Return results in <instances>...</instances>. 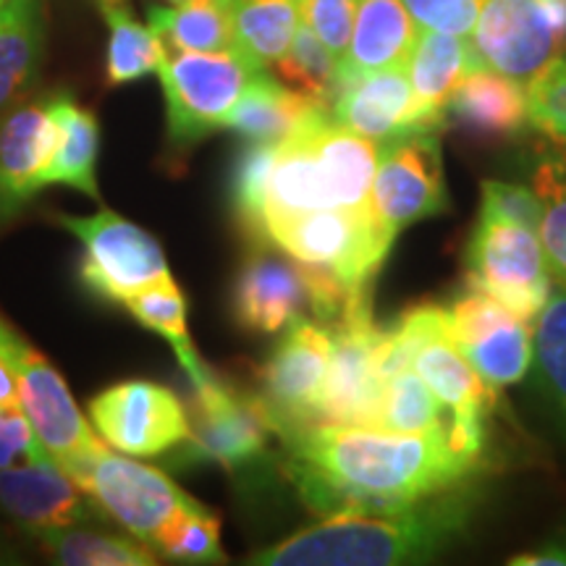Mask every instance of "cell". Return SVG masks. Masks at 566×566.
I'll return each mask as SVG.
<instances>
[{
    "label": "cell",
    "mask_w": 566,
    "mask_h": 566,
    "mask_svg": "<svg viewBox=\"0 0 566 566\" xmlns=\"http://www.w3.org/2000/svg\"><path fill=\"white\" fill-rule=\"evenodd\" d=\"M331 328V363L317 422L378 428L386 380L378 370L384 328L375 323L370 292L354 296Z\"/></svg>",
    "instance_id": "11"
},
{
    "label": "cell",
    "mask_w": 566,
    "mask_h": 566,
    "mask_svg": "<svg viewBox=\"0 0 566 566\" xmlns=\"http://www.w3.org/2000/svg\"><path fill=\"white\" fill-rule=\"evenodd\" d=\"M275 153H279V142H252L233 171V208L254 239H263V210Z\"/></svg>",
    "instance_id": "38"
},
{
    "label": "cell",
    "mask_w": 566,
    "mask_h": 566,
    "mask_svg": "<svg viewBox=\"0 0 566 566\" xmlns=\"http://www.w3.org/2000/svg\"><path fill=\"white\" fill-rule=\"evenodd\" d=\"M527 116L558 145H566V61L551 63L527 82Z\"/></svg>",
    "instance_id": "39"
},
{
    "label": "cell",
    "mask_w": 566,
    "mask_h": 566,
    "mask_svg": "<svg viewBox=\"0 0 566 566\" xmlns=\"http://www.w3.org/2000/svg\"><path fill=\"white\" fill-rule=\"evenodd\" d=\"M61 467L90 495L92 504L147 546L176 514L202 506L192 495L184 493L166 472L113 454L108 443L69 459Z\"/></svg>",
    "instance_id": "6"
},
{
    "label": "cell",
    "mask_w": 566,
    "mask_h": 566,
    "mask_svg": "<svg viewBox=\"0 0 566 566\" xmlns=\"http://www.w3.org/2000/svg\"><path fill=\"white\" fill-rule=\"evenodd\" d=\"M150 548L155 554L187 564H223L226 554L221 548V520L208 506L187 509L176 514L158 535L153 537Z\"/></svg>",
    "instance_id": "37"
},
{
    "label": "cell",
    "mask_w": 566,
    "mask_h": 566,
    "mask_svg": "<svg viewBox=\"0 0 566 566\" xmlns=\"http://www.w3.org/2000/svg\"><path fill=\"white\" fill-rule=\"evenodd\" d=\"M478 66L480 61L470 38L436 30L417 32L412 53L405 63L417 101L441 124L457 87Z\"/></svg>",
    "instance_id": "25"
},
{
    "label": "cell",
    "mask_w": 566,
    "mask_h": 566,
    "mask_svg": "<svg viewBox=\"0 0 566 566\" xmlns=\"http://www.w3.org/2000/svg\"><path fill=\"white\" fill-rule=\"evenodd\" d=\"M82 244L80 279L90 294L111 304H126L145 289L174 279L166 252L150 231L129 218L101 208L92 216H55Z\"/></svg>",
    "instance_id": "7"
},
{
    "label": "cell",
    "mask_w": 566,
    "mask_h": 566,
    "mask_svg": "<svg viewBox=\"0 0 566 566\" xmlns=\"http://www.w3.org/2000/svg\"><path fill=\"white\" fill-rule=\"evenodd\" d=\"M412 344L409 365L430 386L451 417L449 436L457 451L483 459L485 451V417L493 407V388L467 363L449 334L446 310L438 304H420L407 310L396 321Z\"/></svg>",
    "instance_id": "4"
},
{
    "label": "cell",
    "mask_w": 566,
    "mask_h": 566,
    "mask_svg": "<svg viewBox=\"0 0 566 566\" xmlns=\"http://www.w3.org/2000/svg\"><path fill=\"white\" fill-rule=\"evenodd\" d=\"M233 0H187L153 6L147 24L158 32L168 53L233 51Z\"/></svg>",
    "instance_id": "29"
},
{
    "label": "cell",
    "mask_w": 566,
    "mask_h": 566,
    "mask_svg": "<svg viewBox=\"0 0 566 566\" xmlns=\"http://www.w3.org/2000/svg\"><path fill=\"white\" fill-rule=\"evenodd\" d=\"M260 66L239 51L168 53L158 69L166 97V132L174 147L197 145L208 134L223 129L229 116Z\"/></svg>",
    "instance_id": "8"
},
{
    "label": "cell",
    "mask_w": 566,
    "mask_h": 566,
    "mask_svg": "<svg viewBox=\"0 0 566 566\" xmlns=\"http://www.w3.org/2000/svg\"><path fill=\"white\" fill-rule=\"evenodd\" d=\"M378 155V142L346 129L334 122L331 113L279 142L268 179L263 239L265 221L273 216L323 208H367Z\"/></svg>",
    "instance_id": "3"
},
{
    "label": "cell",
    "mask_w": 566,
    "mask_h": 566,
    "mask_svg": "<svg viewBox=\"0 0 566 566\" xmlns=\"http://www.w3.org/2000/svg\"><path fill=\"white\" fill-rule=\"evenodd\" d=\"M55 122L48 103L17 108L0 124V223L17 218L45 189L55 150Z\"/></svg>",
    "instance_id": "20"
},
{
    "label": "cell",
    "mask_w": 566,
    "mask_h": 566,
    "mask_svg": "<svg viewBox=\"0 0 566 566\" xmlns=\"http://www.w3.org/2000/svg\"><path fill=\"white\" fill-rule=\"evenodd\" d=\"M417 32V21L401 0H357L352 40L342 59V76L405 66Z\"/></svg>",
    "instance_id": "23"
},
{
    "label": "cell",
    "mask_w": 566,
    "mask_h": 566,
    "mask_svg": "<svg viewBox=\"0 0 566 566\" xmlns=\"http://www.w3.org/2000/svg\"><path fill=\"white\" fill-rule=\"evenodd\" d=\"M328 113L325 105L260 71L226 116L223 129L250 142H283Z\"/></svg>",
    "instance_id": "22"
},
{
    "label": "cell",
    "mask_w": 566,
    "mask_h": 566,
    "mask_svg": "<svg viewBox=\"0 0 566 566\" xmlns=\"http://www.w3.org/2000/svg\"><path fill=\"white\" fill-rule=\"evenodd\" d=\"M163 3H187V0H163Z\"/></svg>",
    "instance_id": "46"
},
{
    "label": "cell",
    "mask_w": 566,
    "mask_h": 566,
    "mask_svg": "<svg viewBox=\"0 0 566 566\" xmlns=\"http://www.w3.org/2000/svg\"><path fill=\"white\" fill-rule=\"evenodd\" d=\"M449 334L488 386L520 384L535 363L533 323L516 317L480 289L459 296L446 310Z\"/></svg>",
    "instance_id": "16"
},
{
    "label": "cell",
    "mask_w": 566,
    "mask_h": 566,
    "mask_svg": "<svg viewBox=\"0 0 566 566\" xmlns=\"http://www.w3.org/2000/svg\"><path fill=\"white\" fill-rule=\"evenodd\" d=\"M59 564L66 566H155L158 554L137 537L92 533L84 527H63L38 533Z\"/></svg>",
    "instance_id": "32"
},
{
    "label": "cell",
    "mask_w": 566,
    "mask_h": 566,
    "mask_svg": "<svg viewBox=\"0 0 566 566\" xmlns=\"http://www.w3.org/2000/svg\"><path fill=\"white\" fill-rule=\"evenodd\" d=\"M331 116L346 129L384 145L407 134L441 129V122L417 101L405 66L344 76Z\"/></svg>",
    "instance_id": "18"
},
{
    "label": "cell",
    "mask_w": 566,
    "mask_h": 566,
    "mask_svg": "<svg viewBox=\"0 0 566 566\" xmlns=\"http://www.w3.org/2000/svg\"><path fill=\"white\" fill-rule=\"evenodd\" d=\"M478 491L454 485L394 512L325 514L313 527L258 551L260 566H396L441 556L467 533Z\"/></svg>",
    "instance_id": "2"
},
{
    "label": "cell",
    "mask_w": 566,
    "mask_h": 566,
    "mask_svg": "<svg viewBox=\"0 0 566 566\" xmlns=\"http://www.w3.org/2000/svg\"><path fill=\"white\" fill-rule=\"evenodd\" d=\"M286 472L313 512H394L462 485L478 459L451 443L449 430L422 436L359 424L313 422L279 436Z\"/></svg>",
    "instance_id": "1"
},
{
    "label": "cell",
    "mask_w": 566,
    "mask_h": 566,
    "mask_svg": "<svg viewBox=\"0 0 566 566\" xmlns=\"http://www.w3.org/2000/svg\"><path fill=\"white\" fill-rule=\"evenodd\" d=\"M108 24V55H105V80L108 87L139 82L158 74L168 59L158 32L137 19L129 0H92Z\"/></svg>",
    "instance_id": "28"
},
{
    "label": "cell",
    "mask_w": 566,
    "mask_h": 566,
    "mask_svg": "<svg viewBox=\"0 0 566 566\" xmlns=\"http://www.w3.org/2000/svg\"><path fill=\"white\" fill-rule=\"evenodd\" d=\"M470 42L480 66L535 80L566 55V0H485Z\"/></svg>",
    "instance_id": "10"
},
{
    "label": "cell",
    "mask_w": 566,
    "mask_h": 566,
    "mask_svg": "<svg viewBox=\"0 0 566 566\" xmlns=\"http://www.w3.org/2000/svg\"><path fill=\"white\" fill-rule=\"evenodd\" d=\"M533 342L537 386L566 436V289L554 286L533 321Z\"/></svg>",
    "instance_id": "33"
},
{
    "label": "cell",
    "mask_w": 566,
    "mask_h": 566,
    "mask_svg": "<svg viewBox=\"0 0 566 566\" xmlns=\"http://www.w3.org/2000/svg\"><path fill=\"white\" fill-rule=\"evenodd\" d=\"M535 195L543 202L537 237L546 252L551 279L566 289V145L564 150L543 155L535 171Z\"/></svg>",
    "instance_id": "36"
},
{
    "label": "cell",
    "mask_w": 566,
    "mask_h": 566,
    "mask_svg": "<svg viewBox=\"0 0 566 566\" xmlns=\"http://www.w3.org/2000/svg\"><path fill=\"white\" fill-rule=\"evenodd\" d=\"M307 307V286L300 263H289L279 254H252L237 275L231 310L237 323L252 334L286 331Z\"/></svg>",
    "instance_id": "21"
},
{
    "label": "cell",
    "mask_w": 566,
    "mask_h": 566,
    "mask_svg": "<svg viewBox=\"0 0 566 566\" xmlns=\"http://www.w3.org/2000/svg\"><path fill=\"white\" fill-rule=\"evenodd\" d=\"M3 3H9V0H0V6H3Z\"/></svg>",
    "instance_id": "47"
},
{
    "label": "cell",
    "mask_w": 566,
    "mask_h": 566,
    "mask_svg": "<svg viewBox=\"0 0 566 566\" xmlns=\"http://www.w3.org/2000/svg\"><path fill=\"white\" fill-rule=\"evenodd\" d=\"M367 208L375 223L394 239L407 226L449 208L436 132L407 134L380 147Z\"/></svg>",
    "instance_id": "14"
},
{
    "label": "cell",
    "mask_w": 566,
    "mask_h": 566,
    "mask_svg": "<svg viewBox=\"0 0 566 566\" xmlns=\"http://www.w3.org/2000/svg\"><path fill=\"white\" fill-rule=\"evenodd\" d=\"M422 30L470 38L485 0H401Z\"/></svg>",
    "instance_id": "41"
},
{
    "label": "cell",
    "mask_w": 566,
    "mask_h": 566,
    "mask_svg": "<svg viewBox=\"0 0 566 566\" xmlns=\"http://www.w3.org/2000/svg\"><path fill=\"white\" fill-rule=\"evenodd\" d=\"M233 51L268 69L283 59L302 27L300 0H233Z\"/></svg>",
    "instance_id": "30"
},
{
    "label": "cell",
    "mask_w": 566,
    "mask_h": 566,
    "mask_svg": "<svg viewBox=\"0 0 566 566\" xmlns=\"http://www.w3.org/2000/svg\"><path fill=\"white\" fill-rule=\"evenodd\" d=\"M451 417L443 415V405L430 386L417 375L412 365L386 380L384 405H380L378 428L391 433L422 436L449 430Z\"/></svg>",
    "instance_id": "34"
},
{
    "label": "cell",
    "mask_w": 566,
    "mask_h": 566,
    "mask_svg": "<svg viewBox=\"0 0 566 566\" xmlns=\"http://www.w3.org/2000/svg\"><path fill=\"white\" fill-rule=\"evenodd\" d=\"M331 363V328L321 321L296 317L263 367V396L275 436L313 424Z\"/></svg>",
    "instance_id": "17"
},
{
    "label": "cell",
    "mask_w": 566,
    "mask_h": 566,
    "mask_svg": "<svg viewBox=\"0 0 566 566\" xmlns=\"http://www.w3.org/2000/svg\"><path fill=\"white\" fill-rule=\"evenodd\" d=\"M45 53V0L0 6V113L38 76Z\"/></svg>",
    "instance_id": "27"
},
{
    "label": "cell",
    "mask_w": 566,
    "mask_h": 566,
    "mask_svg": "<svg viewBox=\"0 0 566 566\" xmlns=\"http://www.w3.org/2000/svg\"><path fill=\"white\" fill-rule=\"evenodd\" d=\"M483 216L504 218L527 229H541L543 202L535 189L520 187L509 181H485L483 184Z\"/></svg>",
    "instance_id": "42"
},
{
    "label": "cell",
    "mask_w": 566,
    "mask_h": 566,
    "mask_svg": "<svg viewBox=\"0 0 566 566\" xmlns=\"http://www.w3.org/2000/svg\"><path fill=\"white\" fill-rule=\"evenodd\" d=\"M0 349L6 352L13 373H17L21 409H24L42 449L55 462L63 464L105 443L87 417L82 415L61 373L3 317H0Z\"/></svg>",
    "instance_id": "13"
},
{
    "label": "cell",
    "mask_w": 566,
    "mask_h": 566,
    "mask_svg": "<svg viewBox=\"0 0 566 566\" xmlns=\"http://www.w3.org/2000/svg\"><path fill=\"white\" fill-rule=\"evenodd\" d=\"M275 71L289 87L302 92L310 101L325 105L331 111L338 90H342V59H336L328 48L317 40L310 27H300L294 34L292 45L275 63Z\"/></svg>",
    "instance_id": "35"
},
{
    "label": "cell",
    "mask_w": 566,
    "mask_h": 566,
    "mask_svg": "<svg viewBox=\"0 0 566 566\" xmlns=\"http://www.w3.org/2000/svg\"><path fill=\"white\" fill-rule=\"evenodd\" d=\"M55 122V150L53 160L45 171V187L59 184L76 192L87 195L90 200L101 202V187H97V153H101V124L90 108H84L69 95L55 92L45 101Z\"/></svg>",
    "instance_id": "24"
},
{
    "label": "cell",
    "mask_w": 566,
    "mask_h": 566,
    "mask_svg": "<svg viewBox=\"0 0 566 566\" xmlns=\"http://www.w3.org/2000/svg\"><path fill=\"white\" fill-rule=\"evenodd\" d=\"M449 113L480 137H514L530 122L527 90L512 76L478 66L457 87Z\"/></svg>",
    "instance_id": "26"
},
{
    "label": "cell",
    "mask_w": 566,
    "mask_h": 566,
    "mask_svg": "<svg viewBox=\"0 0 566 566\" xmlns=\"http://www.w3.org/2000/svg\"><path fill=\"white\" fill-rule=\"evenodd\" d=\"M0 509L34 535L95 520V504L69 472L40 449L21 467L0 470Z\"/></svg>",
    "instance_id": "19"
},
{
    "label": "cell",
    "mask_w": 566,
    "mask_h": 566,
    "mask_svg": "<svg viewBox=\"0 0 566 566\" xmlns=\"http://www.w3.org/2000/svg\"><path fill=\"white\" fill-rule=\"evenodd\" d=\"M92 428L126 457H160L189 438V409L171 388L153 380H124L90 401Z\"/></svg>",
    "instance_id": "15"
},
{
    "label": "cell",
    "mask_w": 566,
    "mask_h": 566,
    "mask_svg": "<svg viewBox=\"0 0 566 566\" xmlns=\"http://www.w3.org/2000/svg\"><path fill=\"white\" fill-rule=\"evenodd\" d=\"M124 307L129 310L139 325H145L147 331H153V334H158L171 344L176 359H179L184 373L189 375L192 386H200L212 378V373L202 365L200 354L195 349L192 334H189L187 300H184L179 283L174 279L155 283V286L132 296Z\"/></svg>",
    "instance_id": "31"
},
{
    "label": "cell",
    "mask_w": 566,
    "mask_h": 566,
    "mask_svg": "<svg viewBox=\"0 0 566 566\" xmlns=\"http://www.w3.org/2000/svg\"><path fill=\"white\" fill-rule=\"evenodd\" d=\"M512 564L514 566H564L566 564V537H558V541L548 543V546L516 556V558H512Z\"/></svg>",
    "instance_id": "44"
},
{
    "label": "cell",
    "mask_w": 566,
    "mask_h": 566,
    "mask_svg": "<svg viewBox=\"0 0 566 566\" xmlns=\"http://www.w3.org/2000/svg\"><path fill=\"white\" fill-rule=\"evenodd\" d=\"M40 449L42 443L24 412H0V470L11 467L17 459H30Z\"/></svg>",
    "instance_id": "43"
},
{
    "label": "cell",
    "mask_w": 566,
    "mask_h": 566,
    "mask_svg": "<svg viewBox=\"0 0 566 566\" xmlns=\"http://www.w3.org/2000/svg\"><path fill=\"white\" fill-rule=\"evenodd\" d=\"M265 242L296 263L331 268L354 292H367L394 237L375 223L370 208H323L268 218Z\"/></svg>",
    "instance_id": "5"
},
{
    "label": "cell",
    "mask_w": 566,
    "mask_h": 566,
    "mask_svg": "<svg viewBox=\"0 0 566 566\" xmlns=\"http://www.w3.org/2000/svg\"><path fill=\"white\" fill-rule=\"evenodd\" d=\"M189 424L192 430L181 443V462H212L229 472L258 462L268 451L271 436H275L265 401L221 384L216 375L195 386Z\"/></svg>",
    "instance_id": "12"
},
{
    "label": "cell",
    "mask_w": 566,
    "mask_h": 566,
    "mask_svg": "<svg viewBox=\"0 0 566 566\" xmlns=\"http://www.w3.org/2000/svg\"><path fill=\"white\" fill-rule=\"evenodd\" d=\"M467 279L472 289L493 296L527 323L535 321L554 292L537 231L483 212L467 250Z\"/></svg>",
    "instance_id": "9"
},
{
    "label": "cell",
    "mask_w": 566,
    "mask_h": 566,
    "mask_svg": "<svg viewBox=\"0 0 566 566\" xmlns=\"http://www.w3.org/2000/svg\"><path fill=\"white\" fill-rule=\"evenodd\" d=\"M0 562H13L11 558V551L3 546V543H0Z\"/></svg>",
    "instance_id": "45"
},
{
    "label": "cell",
    "mask_w": 566,
    "mask_h": 566,
    "mask_svg": "<svg viewBox=\"0 0 566 566\" xmlns=\"http://www.w3.org/2000/svg\"><path fill=\"white\" fill-rule=\"evenodd\" d=\"M302 24L317 34L336 59H344L349 48L357 0H300Z\"/></svg>",
    "instance_id": "40"
}]
</instances>
